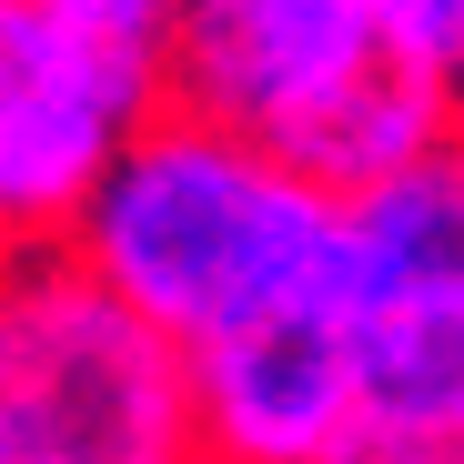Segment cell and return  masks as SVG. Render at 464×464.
Instances as JSON below:
<instances>
[{
    "instance_id": "4",
    "label": "cell",
    "mask_w": 464,
    "mask_h": 464,
    "mask_svg": "<svg viewBox=\"0 0 464 464\" xmlns=\"http://www.w3.org/2000/svg\"><path fill=\"white\" fill-rule=\"evenodd\" d=\"M373 61H394L373 31V0H182L172 102L293 151Z\"/></svg>"
},
{
    "instance_id": "2",
    "label": "cell",
    "mask_w": 464,
    "mask_h": 464,
    "mask_svg": "<svg viewBox=\"0 0 464 464\" xmlns=\"http://www.w3.org/2000/svg\"><path fill=\"white\" fill-rule=\"evenodd\" d=\"M0 464H212L192 343L61 243L0 283Z\"/></svg>"
},
{
    "instance_id": "7",
    "label": "cell",
    "mask_w": 464,
    "mask_h": 464,
    "mask_svg": "<svg viewBox=\"0 0 464 464\" xmlns=\"http://www.w3.org/2000/svg\"><path fill=\"white\" fill-rule=\"evenodd\" d=\"M334 464H464V394L454 404H363Z\"/></svg>"
},
{
    "instance_id": "1",
    "label": "cell",
    "mask_w": 464,
    "mask_h": 464,
    "mask_svg": "<svg viewBox=\"0 0 464 464\" xmlns=\"http://www.w3.org/2000/svg\"><path fill=\"white\" fill-rule=\"evenodd\" d=\"M61 253H82L172 343H222L263 314L343 293V192L283 162L263 131L162 102L121 141Z\"/></svg>"
},
{
    "instance_id": "6",
    "label": "cell",
    "mask_w": 464,
    "mask_h": 464,
    "mask_svg": "<svg viewBox=\"0 0 464 464\" xmlns=\"http://www.w3.org/2000/svg\"><path fill=\"white\" fill-rule=\"evenodd\" d=\"M343 314L464 324V121L343 202Z\"/></svg>"
},
{
    "instance_id": "5",
    "label": "cell",
    "mask_w": 464,
    "mask_h": 464,
    "mask_svg": "<svg viewBox=\"0 0 464 464\" xmlns=\"http://www.w3.org/2000/svg\"><path fill=\"white\" fill-rule=\"evenodd\" d=\"M192 394L212 464H334V444L363 424V353L343 293L192 343Z\"/></svg>"
},
{
    "instance_id": "3",
    "label": "cell",
    "mask_w": 464,
    "mask_h": 464,
    "mask_svg": "<svg viewBox=\"0 0 464 464\" xmlns=\"http://www.w3.org/2000/svg\"><path fill=\"white\" fill-rule=\"evenodd\" d=\"M162 102V82L92 51L51 0H0V222L21 243H61Z\"/></svg>"
},
{
    "instance_id": "8",
    "label": "cell",
    "mask_w": 464,
    "mask_h": 464,
    "mask_svg": "<svg viewBox=\"0 0 464 464\" xmlns=\"http://www.w3.org/2000/svg\"><path fill=\"white\" fill-rule=\"evenodd\" d=\"M51 11L82 31L92 51H111L121 71L172 92V31H182V0H51Z\"/></svg>"
},
{
    "instance_id": "10",
    "label": "cell",
    "mask_w": 464,
    "mask_h": 464,
    "mask_svg": "<svg viewBox=\"0 0 464 464\" xmlns=\"http://www.w3.org/2000/svg\"><path fill=\"white\" fill-rule=\"evenodd\" d=\"M21 253H31V243H21L11 222H0V283H11V263H21Z\"/></svg>"
},
{
    "instance_id": "9",
    "label": "cell",
    "mask_w": 464,
    "mask_h": 464,
    "mask_svg": "<svg viewBox=\"0 0 464 464\" xmlns=\"http://www.w3.org/2000/svg\"><path fill=\"white\" fill-rule=\"evenodd\" d=\"M373 31L404 71H424L464 102V0H373Z\"/></svg>"
}]
</instances>
